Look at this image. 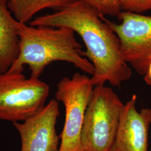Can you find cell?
I'll return each mask as SVG.
<instances>
[{
	"label": "cell",
	"mask_w": 151,
	"mask_h": 151,
	"mask_svg": "<svg viewBox=\"0 0 151 151\" xmlns=\"http://www.w3.org/2000/svg\"><path fill=\"white\" fill-rule=\"evenodd\" d=\"M101 16L86 0H75L53 13L38 16L28 24L72 29L86 46L82 56L93 66L91 80L94 86L109 82L120 87L129 80L132 70L124 60L118 37Z\"/></svg>",
	"instance_id": "obj_1"
},
{
	"label": "cell",
	"mask_w": 151,
	"mask_h": 151,
	"mask_svg": "<svg viewBox=\"0 0 151 151\" xmlns=\"http://www.w3.org/2000/svg\"><path fill=\"white\" fill-rule=\"evenodd\" d=\"M19 56L7 72H23L27 65L30 77L39 78L47 66L55 61L73 65L76 68L92 75L93 65L82 56V46L77 42L75 32L66 27H32L19 23Z\"/></svg>",
	"instance_id": "obj_2"
},
{
	"label": "cell",
	"mask_w": 151,
	"mask_h": 151,
	"mask_svg": "<svg viewBox=\"0 0 151 151\" xmlns=\"http://www.w3.org/2000/svg\"><path fill=\"white\" fill-rule=\"evenodd\" d=\"M124 104L109 87H94L81 134V151H111Z\"/></svg>",
	"instance_id": "obj_3"
},
{
	"label": "cell",
	"mask_w": 151,
	"mask_h": 151,
	"mask_svg": "<svg viewBox=\"0 0 151 151\" xmlns=\"http://www.w3.org/2000/svg\"><path fill=\"white\" fill-rule=\"evenodd\" d=\"M50 87L39 78L21 72L0 73V119L22 122L45 106Z\"/></svg>",
	"instance_id": "obj_4"
},
{
	"label": "cell",
	"mask_w": 151,
	"mask_h": 151,
	"mask_svg": "<svg viewBox=\"0 0 151 151\" xmlns=\"http://www.w3.org/2000/svg\"><path fill=\"white\" fill-rule=\"evenodd\" d=\"M94 87L91 78L79 72L62 78L57 84L55 100L65 108L58 151H81V131Z\"/></svg>",
	"instance_id": "obj_5"
},
{
	"label": "cell",
	"mask_w": 151,
	"mask_h": 151,
	"mask_svg": "<svg viewBox=\"0 0 151 151\" xmlns=\"http://www.w3.org/2000/svg\"><path fill=\"white\" fill-rule=\"evenodd\" d=\"M118 24L101 16L118 37L125 61L145 76L151 58V16L121 11Z\"/></svg>",
	"instance_id": "obj_6"
},
{
	"label": "cell",
	"mask_w": 151,
	"mask_h": 151,
	"mask_svg": "<svg viewBox=\"0 0 151 151\" xmlns=\"http://www.w3.org/2000/svg\"><path fill=\"white\" fill-rule=\"evenodd\" d=\"M59 115V104L52 99L30 118L14 122L21 138V151H59L60 136L55 129Z\"/></svg>",
	"instance_id": "obj_7"
},
{
	"label": "cell",
	"mask_w": 151,
	"mask_h": 151,
	"mask_svg": "<svg viewBox=\"0 0 151 151\" xmlns=\"http://www.w3.org/2000/svg\"><path fill=\"white\" fill-rule=\"evenodd\" d=\"M137 96L124 104L111 151H148L151 108L137 109Z\"/></svg>",
	"instance_id": "obj_8"
},
{
	"label": "cell",
	"mask_w": 151,
	"mask_h": 151,
	"mask_svg": "<svg viewBox=\"0 0 151 151\" xmlns=\"http://www.w3.org/2000/svg\"><path fill=\"white\" fill-rule=\"evenodd\" d=\"M7 6V0H0V73L7 72L20 52L19 24Z\"/></svg>",
	"instance_id": "obj_9"
},
{
	"label": "cell",
	"mask_w": 151,
	"mask_h": 151,
	"mask_svg": "<svg viewBox=\"0 0 151 151\" xmlns=\"http://www.w3.org/2000/svg\"><path fill=\"white\" fill-rule=\"evenodd\" d=\"M75 0H7V6L14 17L27 24L38 12L45 9L57 11Z\"/></svg>",
	"instance_id": "obj_10"
},
{
	"label": "cell",
	"mask_w": 151,
	"mask_h": 151,
	"mask_svg": "<svg viewBox=\"0 0 151 151\" xmlns=\"http://www.w3.org/2000/svg\"><path fill=\"white\" fill-rule=\"evenodd\" d=\"M102 16H118L121 12L120 0H86Z\"/></svg>",
	"instance_id": "obj_11"
},
{
	"label": "cell",
	"mask_w": 151,
	"mask_h": 151,
	"mask_svg": "<svg viewBox=\"0 0 151 151\" xmlns=\"http://www.w3.org/2000/svg\"><path fill=\"white\" fill-rule=\"evenodd\" d=\"M120 4L122 11L142 14L151 10V0H120Z\"/></svg>",
	"instance_id": "obj_12"
},
{
	"label": "cell",
	"mask_w": 151,
	"mask_h": 151,
	"mask_svg": "<svg viewBox=\"0 0 151 151\" xmlns=\"http://www.w3.org/2000/svg\"><path fill=\"white\" fill-rule=\"evenodd\" d=\"M144 80L148 85L151 86V58L146 74L144 76Z\"/></svg>",
	"instance_id": "obj_13"
}]
</instances>
